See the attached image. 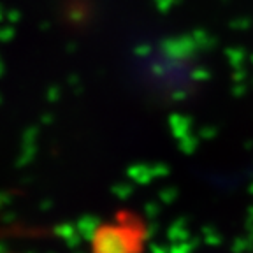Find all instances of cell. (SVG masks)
I'll use <instances>...</instances> for the list:
<instances>
[{
  "label": "cell",
  "instance_id": "6da1fadb",
  "mask_svg": "<svg viewBox=\"0 0 253 253\" xmlns=\"http://www.w3.org/2000/svg\"><path fill=\"white\" fill-rule=\"evenodd\" d=\"M146 241L148 230L141 218L123 211L95 227L90 237V253H142Z\"/></svg>",
  "mask_w": 253,
  "mask_h": 253
}]
</instances>
